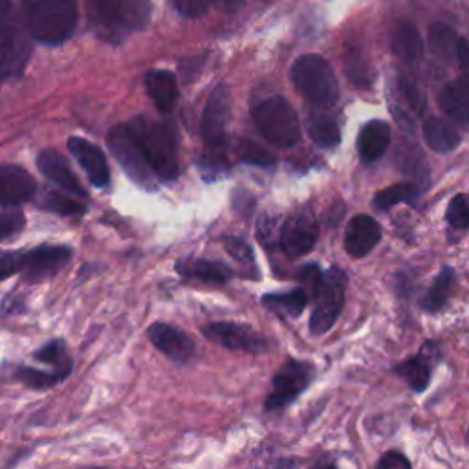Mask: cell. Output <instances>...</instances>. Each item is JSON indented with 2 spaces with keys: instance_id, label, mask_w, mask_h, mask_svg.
<instances>
[{
  "instance_id": "d6986e66",
  "label": "cell",
  "mask_w": 469,
  "mask_h": 469,
  "mask_svg": "<svg viewBox=\"0 0 469 469\" xmlns=\"http://www.w3.org/2000/svg\"><path fill=\"white\" fill-rule=\"evenodd\" d=\"M438 105L458 125H469V79L447 83L438 94Z\"/></svg>"
},
{
  "instance_id": "3957f363",
  "label": "cell",
  "mask_w": 469,
  "mask_h": 469,
  "mask_svg": "<svg viewBox=\"0 0 469 469\" xmlns=\"http://www.w3.org/2000/svg\"><path fill=\"white\" fill-rule=\"evenodd\" d=\"M129 125L136 133L158 179L163 182L179 179V140L174 127L169 124H152L145 117H138Z\"/></svg>"
},
{
  "instance_id": "836d02e7",
  "label": "cell",
  "mask_w": 469,
  "mask_h": 469,
  "mask_svg": "<svg viewBox=\"0 0 469 469\" xmlns=\"http://www.w3.org/2000/svg\"><path fill=\"white\" fill-rule=\"evenodd\" d=\"M446 220L453 229H469V197L467 195H456L451 198Z\"/></svg>"
},
{
  "instance_id": "cb8c5ba5",
  "label": "cell",
  "mask_w": 469,
  "mask_h": 469,
  "mask_svg": "<svg viewBox=\"0 0 469 469\" xmlns=\"http://www.w3.org/2000/svg\"><path fill=\"white\" fill-rule=\"evenodd\" d=\"M456 282V273L451 266L442 268V271L435 277L433 284L426 291V296L420 301V308L428 314H437L446 308L449 298L453 296V288Z\"/></svg>"
},
{
  "instance_id": "4316f807",
  "label": "cell",
  "mask_w": 469,
  "mask_h": 469,
  "mask_svg": "<svg viewBox=\"0 0 469 469\" xmlns=\"http://www.w3.org/2000/svg\"><path fill=\"white\" fill-rule=\"evenodd\" d=\"M176 270H179V273L184 277L198 279L204 282H215V284H222L231 279V270L227 266H224L222 262L207 261V259L180 261L179 266H176Z\"/></svg>"
},
{
  "instance_id": "b9f144b4",
  "label": "cell",
  "mask_w": 469,
  "mask_h": 469,
  "mask_svg": "<svg viewBox=\"0 0 469 469\" xmlns=\"http://www.w3.org/2000/svg\"><path fill=\"white\" fill-rule=\"evenodd\" d=\"M259 237L262 241V244L270 246V244H279V237H280V229L277 225V220L275 218H270V216H262L259 220Z\"/></svg>"
},
{
  "instance_id": "ee69618b",
  "label": "cell",
  "mask_w": 469,
  "mask_h": 469,
  "mask_svg": "<svg viewBox=\"0 0 469 469\" xmlns=\"http://www.w3.org/2000/svg\"><path fill=\"white\" fill-rule=\"evenodd\" d=\"M227 252L234 257V259H239V261H243V262H253V252H252V248L244 243V241H241V239H227Z\"/></svg>"
},
{
  "instance_id": "4fadbf2b",
  "label": "cell",
  "mask_w": 469,
  "mask_h": 469,
  "mask_svg": "<svg viewBox=\"0 0 469 469\" xmlns=\"http://www.w3.org/2000/svg\"><path fill=\"white\" fill-rule=\"evenodd\" d=\"M382 225L369 215H356L345 229V250L350 257L362 259L369 255L382 241Z\"/></svg>"
},
{
  "instance_id": "83f0119b",
  "label": "cell",
  "mask_w": 469,
  "mask_h": 469,
  "mask_svg": "<svg viewBox=\"0 0 469 469\" xmlns=\"http://www.w3.org/2000/svg\"><path fill=\"white\" fill-rule=\"evenodd\" d=\"M424 138L426 143L438 154H447L460 145V134L456 129L444 120H438V117H429L424 124Z\"/></svg>"
},
{
  "instance_id": "52a82bcc",
  "label": "cell",
  "mask_w": 469,
  "mask_h": 469,
  "mask_svg": "<svg viewBox=\"0 0 469 469\" xmlns=\"http://www.w3.org/2000/svg\"><path fill=\"white\" fill-rule=\"evenodd\" d=\"M346 275L337 266L323 271L321 280L312 291L314 298V312L310 317V332L314 336L326 334L334 323L337 321L343 305H345V290H346Z\"/></svg>"
},
{
  "instance_id": "f6af8a7d",
  "label": "cell",
  "mask_w": 469,
  "mask_h": 469,
  "mask_svg": "<svg viewBox=\"0 0 469 469\" xmlns=\"http://www.w3.org/2000/svg\"><path fill=\"white\" fill-rule=\"evenodd\" d=\"M456 63L462 67V70L465 72V79H469V44L465 41H462L460 44V50H458V59Z\"/></svg>"
},
{
  "instance_id": "9c48e42d",
  "label": "cell",
  "mask_w": 469,
  "mask_h": 469,
  "mask_svg": "<svg viewBox=\"0 0 469 469\" xmlns=\"http://www.w3.org/2000/svg\"><path fill=\"white\" fill-rule=\"evenodd\" d=\"M316 376L312 363L288 360L282 369L273 376V391L266 400L268 410H279L290 405L303 391L308 389Z\"/></svg>"
},
{
  "instance_id": "9a60e30c",
  "label": "cell",
  "mask_w": 469,
  "mask_h": 469,
  "mask_svg": "<svg viewBox=\"0 0 469 469\" xmlns=\"http://www.w3.org/2000/svg\"><path fill=\"white\" fill-rule=\"evenodd\" d=\"M37 193L33 176L19 165H0V206H21Z\"/></svg>"
},
{
  "instance_id": "484cf974",
  "label": "cell",
  "mask_w": 469,
  "mask_h": 469,
  "mask_svg": "<svg viewBox=\"0 0 469 469\" xmlns=\"http://www.w3.org/2000/svg\"><path fill=\"white\" fill-rule=\"evenodd\" d=\"M308 136L321 149H334L341 143V129L334 117L323 110H314L307 124Z\"/></svg>"
},
{
  "instance_id": "d590c367",
  "label": "cell",
  "mask_w": 469,
  "mask_h": 469,
  "mask_svg": "<svg viewBox=\"0 0 469 469\" xmlns=\"http://www.w3.org/2000/svg\"><path fill=\"white\" fill-rule=\"evenodd\" d=\"M400 92L405 99V103L410 106V110H415L417 115H422L426 106H428V99L426 94L422 92V88L409 78H400Z\"/></svg>"
},
{
  "instance_id": "f1b7e54d",
  "label": "cell",
  "mask_w": 469,
  "mask_h": 469,
  "mask_svg": "<svg viewBox=\"0 0 469 469\" xmlns=\"http://www.w3.org/2000/svg\"><path fill=\"white\" fill-rule=\"evenodd\" d=\"M462 37L447 24H435L429 32V46L431 51L446 63H455L458 59V50L462 44Z\"/></svg>"
},
{
  "instance_id": "7a4b0ae2",
  "label": "cell",
  "mask_w": 469,
  "mask_h": 469,
  "mask_svg": "<svg viewBox=\"0 0 469 469\" xmlns=\"http://www.w3.org/2000/svg\"><path fill=\"white\" fill-rule=\"evenodd\" d=\"M92 28L106 41L117 42L147 26L152 15L151 0H87Z\"/></svg>"
},
{
  "instance_id": "ffe728a7",
  "label": "cell",
  "mask_w": 469,
  "mask_h": 469,
  "mask_svg": "<svg viewBox=\"0 0 469 469\" xmlns=\"http://www.w3.org/2000/svg\"><path fill=\"white\" fill-rule=\"evenodd\" d=\"M391 136H392V131L387 122L372 120V122L365 124L358 136L360 158L365 163H372L378 158H382V154L387 151V147L391 143Z\"/></svg>"
},
{
  "instance_id": "ab89813d",
  "label": "cell",
  "mask_w": 469,
  "mask_h": 469,
  "mask_svg": "<svg viewBox=\"0 0 469 469\" xmlns=\"http://www.w3.org/2000/svg\"><path fill=\"white\" fill-rule=\"evenodd\" d=\"M169 3L180 15L195 19V17H200L202 14H206L209 0H169Z\"/></svg>"
},
{
  "instance_id": "8d00e7d4",
  "label": "cell",
  "mask_w": 469,
  "mask_h": 469,
  "mask_svg": "<svg viewBox=\"0 0 469 469\" xmlns=\"http://www.w3.org/2000/svg\"><path fill=\"white\" fill-rule=\"evenodd\" d=\"M239 154L241 158L246 161V163H252V165H259V167H270L273 165V156L261 149L259 145L252 143V142H243L241 143V149H239Z\"/></svg>"
},
{
  "instance_id": "d4e9b609",
  "label": "cell",
  "mask_w": 469,
  "mask_h": 469,
  "mask_svg": "<svg viewBox=\"0 0 469 469\" xmlns=\"http://www.w3.org/2000/svg\"><path fill=\"white\" fill-rule=\"evenodd\" d=\"M308 291L296 288L286 293H268L262 298V305L280 317H299L308 305Z\"/></svg>"
},
{
  "instance_id": "603a6c76",
  "label": "cell",
  "mask_w": 469,
  "mask_h": 469,
  "mask_svg": "<svg viewBox=\"0 0 469 469\" xmlns=\"http://www.w3.org/2000/svg\"><path fill=\"white\" fill-rule=\"evenodd\" d=\"M429 343H426L420 350V354L409 358L394 367V372L407 382V385L415 392H424L429 387L431 380V363H429Z\"/></svg>"
},
{
  "instance_id": "8fae6325",
  "label": "cell",
  "mask_w": 469,
  "mask_h": 469,
  "mask_svg": "<svg viewBox=\"0 0 469 469\" xmlns=\"http://www.w3.org/2000/svg\"><path fill=\"white\" fill-rule=\"evenodd\" d=\"M231 117V94L225 85H220L209 96L202 114V138L207 147L222 149L227 142V129Z\"/></svg>"
},
{
  "instance_id": "5bb4252c",
  "label": "cell",
  "mask_w": 469,
  "mask_h": 469,
  "mask_svg": "<svg viewBox=\"0 0 469 469\" xmlns=\"http://www.w3.org/2000/svg\"><path fill=\"white\" fill-rule=\"evenodd\" d=\"M70 255L72 252L67 246H39L24 253V279L30 282H37L53 277L70 261Z\"/></svg>"
},
{
  "instance_id": "277c9868",
  "label": "cell",
  "mask_w": 469,
  "mask_h": 469,
  "mask_svg": "<svg viewBox=\"0 0 469 469\" xmlns=\"http://www.w3.org/2000/svg\"><path fill=\"white\" fill-rule=\"evenodd\" d=\"M261 134L279 149L296 147L301 140V124L296 108L282 96H271L252 110Z\"/></svg>"
},
{
  "instance_id": "e0dca14e",
  "label": "cell",
  "mask_w": 469,
  "mask_h": 469,
  "mask_svg": "<svg viewBox=\"0 0 469 469\" xmlns=\"http://www.w3.org/2000/svg\"><path fill=\"white\" fill-rule=\"evenodd\" d=\"M37 165L46 179L61 188L63 191L76 197H87L85 188L81 186L79 179L63 154L55 151H42L37 156Z\"/></svg>"
},
{
  "instance_id": "f546056e",
  "label": "cell",
  "mask_w": 469,
  "mask_h": 469,
  "mask_svg": "<svg viewBox=\"0 0 469 469\" xmlns=\"http://www.w3.org/2000/svg\"><path fill=\"white\" fill-rule=\"evenodd\" d=\"M420 193L422 191L415 182H400L383 191H378L372 204L378 211H391L398 204H415Z\"/></svg>"
},
{
  "instance_id": "74e56055",
  "label": "cell",
  "mask_w": 469,
  "mask_h": 469,
  "mask_svg": "<svg viewBox=\"0 0 469 469\" xmlns=\"http://www.w3.org/2000/svg\"><path fill=\"white\" fill-rule=\"evenodd\" d=\"M24 227V215L19 211H8L0 213V243L14 237Z\"/></svg>"
},
{
  "instance_id": "e575fe53",
  "label": "cell",
  "mask_w": 469,
  "mask_h": 469,
  "mask_svg": "<svg viewBox=\"0 0 469 469\" xmlns=\"http://www.w3.org/2000/svg\"><path fill=\"white\" fill-rule=\"evenodd\" d=\"M41 207L53 211V213H59V215H81V213H85V207L79 202L69 198L67 195H59V193H48L44 197V200L41 202Z\"/></svg>"
},
{
  "instance_id": "44dd1931",
  "label": "cell",
  "mask_w": 469,
  "mask_h": 469,
  "mask_svg": "<svg viewBox=\"0 0 469 469\" xmlns=\"http://www.w3.org/2000/svg\"><path fill=\"white\" fill-rule=\"evenodd\" d=\"M145 88L160 112H170L179 101V83L169 70H151L145 76Z\"/></svg>"
},
{
  "instance_id": "60d3db41",
  "label": "cell",
  "mask_w": 469,
  "mask_h": 469,
  "mask_svg": "<svg viewBox=\"0 0 469 469\" xmlns=\"http://www.w3.org/2000/svg\"><path fill=\"white\" fill-rule=\"evenodd\" d=\"M23 266H24V253L0 255V280L23 271Z\"/></svg>"
},
{
  "instance_id": "f35d334b",
  "label": "cell",
  "mask_w": 469,
  "mask_h": 469,
  "mask_svg": "<svg viewBox=\"0 0 469 469\" xmlns=\"http://www.w3.org/2000/svg\"><path fill=\"white\" fill-rule=\"evenodd\" d=\"M198 167H200V172L204 174L206 180L220 179V176L225 174L227 169H229L227 161L222 156H204V158H200Z\"/></svg>"
},
{
  "instance_id": "ba28073f",
  "label": "cell",
  "mask_w": 469,
  "mask_h": 469,
  "mask_svg": "<svg viewBox=\"0 0 469 469\" xmlns=\"http://www.w3.org/2000/svg\"><path fill=\"white\" fill-rule=\"evenodd\" d=\"M106 142H108V147H110V152L114 154V158L120 161V165L125 169V172L138 186H142L145 189H152L156 186L154 179H158V176L154 174V170L145 156V151L129 124L114 127L110 131Z\"/></svg>"
},
{
  "instance_id": "2e32d148",
  "label": "cell",
  "mask_w": 469,
  "mask_h": 469,
  "mask_svg": "<svg viewBox=\"0 0 469 469\" xmlns=\"http://www.w3.org/2000/svg\"><path fill=\"white\" fill-rule=\"evenodd\" d=\"M149 337L156 348H160L167 358L179 363H186L195 354L193 339L170 325L154 323L149 328Z\"/></svg>"
},
{
  "instance_id": "30bf717a",
  "label": "cell",
  "mask_w": 469,
  "mask_h": 469,
  "mask_svg": "<svg viewBox=\"0 0 469 469\" xmlns=\"http://www.w3.org/2000/svg\"><path fill=\"white\" fill-rule=\"evenodd\" d=\"M319 239V225L310 211H298L284 220L279 244L290 259H299L310 253Z\"/></svg>"
},
{
  "instance_id": "4dcf8cb0",
  "label": "cell",
  "mask_w": 469,
  "mask_h": 469,
  "mask_svg": "<svg viewBox=\"0 0 469 469\" xmlns=\"http://www.w3.org/2000/svg\"><path fill=\"white\" fill-rule=\"evenodd\" d=\"M345 70L348 79L360 88H367L372 85V70L365 59V55L358 48H348L345 51Z\"/></svg>"
},
{
  "instance_id": "5b68a950",
  "label": "cell",
  "mask_w": 469,
  "mask_h": 469,
  "mask_svg": "<svg viewBox=\"0 0 469 469\" xmlns=\"http://www.w3.org/2000/svg\"><path fill=\"white\" fill-rule=\"evenodd\" d=\"M291 81L316 106L330 108L339 99L337 78L325 57L317 53L301 55L291 67Z\"/></svg>"
},
{
  "instance_id": "d6a6232c",
  "label": "cell",
  "mask_w": 469,
  "mask_h": 469,
  "mask_svg": "<svg viewBox=\"0 0 469 469\" xmlns=\"http://www.w3.org/2000/svg\"><path fill=\"white\" fill-rule=\"evenodd\" d=\"M35 358L42 363L53 365L55 369H70L72 363L67 358V348L63 341H51L35 352Z\"/></svg>"
},
{
  "instance_id": "7bdbcfd3",
  "label": "cell",
  "mask_w": 469,
  "mask_h": 469,
  "mask_svg": "<svg viewBox=\"0 0 469 469\" xmlns=\"http://www.w3.org/2000/svg\"><path fill=\"white\" fill-rule=\"evenodd\" d=\"M410 465H413L410 464V460L398 451L385 453L376 464L378 469H410Z\"/></svg>"
},
{
  "instance_id": "6da1fadb",
  "label": "cell",
  "mask_w": 469,
  "mask_h": 469,
  "mask_svg": "<svg viewBox=\"0 0 469 469\" xmlns=\"http://www.w3.org/2000/svg\"><path fill=\"white\" fill-rule=\"evenodd\" d=\"M28 33L41 44L69 41L78 24V0H23Z\"/></svg>"
},
{
  "instance_id": "7c38bea8",
  "label": "cell",
  "mask_w": 469,
  "mask_h": 469,
  "mask_svg": "<svg viewBox=\"0 0 469 469\" xmlns=\"http://www.w3.org/2000/svg\"><path fill=\"white\" fill-rule=\"evenodd\" d=\"M204 334L216 341L218 345L229 350H244V352H262L266 348V341L253 328L239 323H211L204 328Z\"/></svg>"
},
{
  "instance_id": "bcb514c9",
  "label": "cell",
  "mask_w": 469,
  "mask_h": 469,
  "mask_svg": "<svg viewBox=\"0 0 469 469\" xmlns=\"http://www.w3.org/2000/svg\"><path fill=\"white\" fill-rule=\"evenodd\" d=\"M211 3H213L218 10L233 14V12H237V10L244 5V0H211Z\"/></svg>"
},
{
  "instance_id": "7402d4cb",
  "label": "cell",
  "mask_w": 469,
  "mask_h": 469,
  "mask_svg": "<svg viewBox=\"0 0 469 469\" xmlns=\"http://www.w3.org/2000/svg\"><path fill=\"white\" fill-rule=\"evenodd\" d=\"M392 50L407 65H417L424 55V39L415 24L400 23L392 32Z\"/></svg>"
},
{
  "instance_id": "1f68e13d",
  "label": "cell",
  "mask_w": 469,
  "mask_h": 469,
  "mask_svg": "<svg viewBox=\"0 0 469 469\" xmlns=\"http://www.w3.org/2000/svg\"><path fill=\"white\" fill-rule=\"evenodd\" d=\"M70 372L65 371H55V372H42V371H35V369H28L23 367L17 372V378L21 382H24L26 385L33 387V389H44V387H51L55 383H59L61 380H65Z\"/></svg>"
},
{
  "instance_id": "8992f818",
  "label": "cell",
  "mask_w": 469,
  "mask_h": 469,
  "mask_svg": "<svg viewBox=\"0 0 469 469\" xmlns=\"http://www.w3.org/2000/svg\"><path fill=\"white\" fill-rule=\"evenodd\" d=\"M26 32L10 0H0V81L24 70L32 51Z\"/></svg>"
},
{
  "instance_id": "ac0fdd59",
  "label": "cell",
  "mask_w": 469,
  "mask_h": 469,
  "mask_svg": "<svg viewBox=\"0 0 469 469\" xmlns=\"http://www.w3.org/2000/svg\"><path fill=\"white\" fill-rule=\"evenodd\" d=\"M69 149L72 156L79 161V165L85 169L88 180L96 188H106L110 182V169L106 163L105 152L83 138H70Z\"/></svg>"
}]
</instances>
